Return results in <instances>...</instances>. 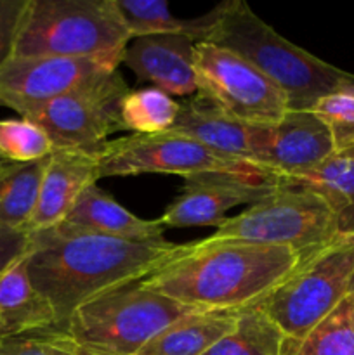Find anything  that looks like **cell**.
<instances>
[{
    "mask_svg": "<svg viewBox=\"0 0 354 355\" xmlns=\"http://www.w3.org/2000/svg\"><path fill=\"white\" fill-rule=\"evenodd\" d=\"M312 111L328 128L335 153H354V97L342 92L328 94Z\"/></svg>",
    "mask_w": 354,
    "mask_h": 355,
    "instance_id": "obj_27",
    "label": "cell"
},
{
    "mask_svg": "<svg viewBox=\"0 0 354 355\" xmlns=\"http://www.w3.org/2000/svg\"><path fill=\"white\" fill-rule=\"evenodd\" d=\"M198 96L235 120L276 125L290 111L283 90L246 59L210 42L194 47Z\"/></svg>",
    "mask_w": 354,
    "mask_h": 355,
    "instance_id": "obj_9",
    "label": "cell"
},
{
    "mask_svg": "<svg viewBox=\"0 0 354 355\" xmlns=\"http://www.w3.org/2000/svg\"><path fill=\"white\" fill-rule=\"evenodd\" d=\"M113 3L132 38L177 33L187 35L200 44L207 40L217 21V7L203 16L180 19L172 14L165 0H113Z\"/></svg>",
    "mask_w": 354,
    "mask_h": 355,
    "instance_id": "obj_21",
    "label": "cell"
},
{
    "mask_svg": "<svg viewBox=\"0 0 354 355\" xmlns=\"http://www.w3.org/2000/svg\"><path fill=\"white\" fill-rule=\"evenodd\" d=\"M335 155L332 135L312 110H290L267 130L260 168L278 180L307 172Z\"/></svg>",
    "mask_w": 354,
    "mask_h": 355,
    "instance_id": "obj_15",
    "label": "cell"
},
{
    "mask_svg": "<svg viewBox=\"0 0 354 355\" xmlns=\"http://www.w3.org/2000/svg\"><path fill=\"white\" fill-rule=\"evenodd\" d=\"M194 47L196 42L187 35L135 37L121 52V64L170 97L189 99L198 94Z\"/></svg>",
    "mask_w": 354,
    "mask_h": 355,
    "instance_id": "obj_13",
    "label": "cell"
},
{
    "mask_svg": "<svg viewBox=\"0 0 354 355\" xmlns=\"http://www.w3.org/2000/svg\"><path fill=\"white\" fill-rule=\"evenodd\" d=\"M281 182L318 193L332 210L339 234L354 236V153H335L314 168Z\"/></svg>",
    "mask_w": 354,
    "mask_h": 355,
    "instance_id": "obj_20",
    "label": "cell"
},
{
    "mask_svg": "<svg viewBox=\"0 0 354 355\" xmlns=\"http://www.w3.org/2000/svg\"><path fill=\"white\" fill-rule=\"evenodd\" d=\"M0 355H56L44 333L0 340Z\"/></svg>",
    "mask_w": 354,
    "mask_h": 355,
    "instance_id": "obj_30",
    "label": "cell"
},
{
    "mask_svg": "<svg viewBox=\"0 0 354 355\" xmlns=\"http://www.w3.org/2000/svg\"><path fill=\"white\" fill-rule=\"evenodd\" d=\"M128 87L120 71L92 80L45 103L16 111L45 130L54 149L99 155L113 132L121 130L120 106Z\"/></svg>",
    "mask_w": 354,
    "mask_h": 355,
    "instance_id": "obj_8",
    "label": "cell"
},
{
    "mask_svg": "<svg viewBox=\"0 0 354 355\" xmlns=\"http://www.w3.org/2000/svg\"><path fill=\"white\" fill-rule=\"evenodd\" d=\"M54 146L42 127L26 118L0 120V158L10 163H31L52 155Z\"/></svg>",
    "mask_w": 354,
    "mask_h": 355,
    "instance_id": "obj_26",
    "label": "cell"
},
{
    "mask_svg": "<svg viewBox=\"0 0 354 355\" xmlns=\"http://www.w3.org/2000/svg\"><path fill=\"white\" fill-rule=\"evenodd\" d=\"M56 328L51 305L35 290L26 255L0 274V340Z\"/></svg>",
    "mask_w": 354,
    "mask_h": 355,
    "instance_id": "obj_18",
    "label": "cell"
},
{
    "mask_svg": "<svg viewBox=\"0 0 354 355\" xmlns=\"http://www.w3.org/2000/svg\"><path fill=\"white\" fill-rule=\"evenodd\" d=\"M59 227L73 232L128 239V241L163 239L162 236L165 231L158 218L148 220L130 214L97 184H92L80 194L75 207L59 224Z\"/></svg>",
    "mask_w": 354,
    "mask_h": 355,
    "instance_id": "obj_17",
    "label": "cell"
},
{
    "mask_svg": "<svg viewBox=\"0 0 354 355\" xmlns=\"http://www.w3.org/2000/svg\"><path fill=\"white\" fill-rule=\"evenodd\" d=\"M337 92H342V94H347V96L354 97V75H347L346 78H344V82L340 83L339 90Z\"/></svg>",
    "mask_w": 354,
    "mask_h": 355,
    "instance_id": "obj_32",
    "label": "cell"
},
{
    "mask_svg": "<svg viewBox=\"0 0 354 355\" xmlns=\"http://www.w3.org/2000/svg\"><path fill=\"white\" fill-rule=\"evenodd\" d=\"M354 274V236H339L298 266L257 307L292 342H301L347 298Z\"/></svg>",
    "mask_w": 354,
    "mask_h": 355,
    "instance_id": "obj_7",
    "label": "cell"
},
{
    "mask_svg": "<svg viewBox=\"0 0 354 355\" xmlns=\"http://www.w3.org/2000/svg\"><path fill=\"white\" fill-rule=\"evenodd\" d=\"M205 42L246 59L283 90L288 107L295 111L312 110L349 75L281 37L243 0L219 3L217 21Z\"/></svg>",
    "mask_w": 354,
    "mask_h": 355,
    "instance_id": "obj_3",
    "label": "cell"
},
{
    "mask_svg": "<svg viewBox=\"0 0 354 355\" xmlns=\"http://www.w3.org/2000/svg\"><path fill=\"white\" fill-rule=\"evenodd\" d=\"M280 180L264 175L205 173L184 179L179 196L158 218L163 227L222 225L231 208L252 205L269 194Z\"/></svg>",
    "mask_w": 354,
    "mask_h": 355,
    "instance_id": "obj_12",
    "label": "cell"
},
{
    "mask_svg": "<svg viewBox=\"0 0 354 355\" xmlns=\"http://www.w3.org/2000/svg\"><path fill=\"white\" fill-rule=\"evenodd\" d=\"M2 162H3V159H2V158H0V165H2Z\"/></svg>",
    "mask_w": 354,
    "mask_h": 355,
    "instance_id": "obj_35",
    "label": "cell"
},
{
    "mask_svg": "<svg viewBox=\"0 0 354 355\" xmlns=\"http://www.w3.org/2000/svg\"><path fill=\"white\" fill-rule=\"evenodd\" d=\"M184 245L167 239L128 241L56 227L30 232L26 266L35 290L62 331L80 305L117 288L137 283L179 255Z\"/></svg>",
    "mask_w": 354,
    "mask_h": 355,
    "instance_id": "obj_1",
    "label": "cell"
},
{
    "mask_svg": "<svg viewBox=\"0 0 354 355\" xmlns=\"http://www.w3.org/2000/svg\"><path fill=\"white\" fill-rule=\"evenodd\" d=\"M298 262L283 246L198 239L141 283L194 311L238 312L266 298Z\"/></svg>",
    "mask_w": 354,
    "mask_h": 355,
    "instance_id": "obj_2",
    "label": "cell"
},
{
    "mask_svg": "<svg viewBox=\"0 0 354 355\" xmlns=\"http://www.w3.org/2000/svg\"><path fill=\"white\" fill-rule=\"evenodd\" d=\"M339 236L335 217L318 193L280 182L242 214L226 218L205 239L208 243L283 246L297 252L302 260Z\"/></svg>",
    "mask_w": 354,
    "mask_h": 355,
    "instance_id": "obj_6",
    "label": "cell"
},
{
    "mask_svg": "<svg viewBox=\"0 0 354 355\" xmlns=\"http://www.w3.org/2000/svg\"><path fill=\"white\" fill-rule=\"evenodd\" d=\"M295 345L253 305L238 311L235 328L203 355H292Z\"/></svg>",
    "mask_w": 354,
    "mask_h": 355,
    "instance_id": "obj_23",
    "label": "cell"
},
{
    "mask_svg": "<svg viewBox=\"0 0 354 355\" xmlns=\"http://www.w3.org/2000/svg\"><path fill=\"white\" fill-rule=\"evenodd\" d=\"M194 312L141 281L117 288L80 305L62 328L76 345L111 355H137L160 331Z\"/></svg>",
    "mask_w": 354,
    "mask_h": 355,
    "instance_id": "obj_5",
    "label": "cell"
},
{
    "mask_svg": "<svg viewBox=\"0 0 354 355\" xmlns=\"http://www.w3.org/2000/svg\"><path fill=\"white\" fill-rule=\"evenodd\" d=\"M28 2L30 0H0V68L14 55Z\"/></svg>",
    "mask_w": 354,
    "mask_h": 355,
    "instance_id": "obj_28",
    "label": "cell"
},
{
    "mask_svg": "<svg viewBox=\"0 0 354 355\" xmlns=\"http://www.w3.org/2000/svg\"><path fill=\"white\" fill-rule=\"evenodd\" d=\"M238 312L194 311L167 326L137 355H203L236 324Z\"/></svg>",
    "mask_w": 354,
    "mask_h": 355,
    "instance_id": "obj_19",
    "label": "cell"
},
{
    "mask_svg": "<svg viewBox=\"0 0 354 355\" xmlns=\"http://www.w3.org/2000/svg\"><path fill=\"white\" fill-rule=\"evenodd\" d=\"M49 158L31 163L0 165V229L28 231L40 193Z\"/></svg>",
    "mask_w": 354,
    "mask_h": 355,
    "instance_id": "obj_22",
    "label": "cell"
},
{
    "mask_svg": "<svg viewBox=\"0 0 354 355\" xmlns=\"http://www.w3.org/2000/svg\"><path fill=\"white\" fill-rule=\"evenodd\" d=\"M30 246V232L19 229H0V274L23 259Z\"/></svg>",
    "mask_w": 354,
    "mask_h": 355,
    "instance_id": "obj_29",
    "label": "cell"
},
{
    "mask_svg": "<svg viewBox=\"0 0 354 355\" xmlns=\"http://www.w3.org/2000/svg\"><path fill=\"white\" fill-rule=\"evenodd\" d=\"M349 295H354V274H353V279H351V288H349Z\"/></svg>",
    "mask_w": 354,
    "mask_h": 355,
    "instance_id": "obj_33",
    "label": "cell"
},
{
    "mask_svg": "<svg viewBox=\"0 0 354 355\" xmlns=\"http://www.w3.org/2000/svg\"><path fill=\"white\" fill-rule=\"evenodd\" d=\"M142 173H172L184 179L205 173L273 177L257 166L231 156L219 155L176 132L151 135L132 134L108 141L99 153V179Z\"/></svg>",
    "mask_w": 354,
    "mask_h": 355,
    "instance_id": "obj_10",
    "label": "cell"
},
{
    "mask_svg": "<svg viewBox=\"0 0 354 355\" xmlns=\"http://www.w3.org/2000/svg\"><path fill=\"white\" fill-rule=\"evenodd\" d=\"M292 355H354V295L297 342Z\"/></svg>",
    "mask_w": 354,
    "mask_h": 355,
    "instance_id": "obj_25",
    "label": "cell"
},
{
    "mask_svg": "<svg viewBox=\"0 0 354 355\" xmlns=\"http://www.w3.org/2000/svg\"><path fill=\"white\" fill-rule=\"evenodd\" d=\"M44 335L47 336L49 343H51V345L62 355H111V354L97 352V350L83 349V347L76 345L75 342H71L68 336L62 335L61 331H52L51 329V331H44Z\"/></svg>",
    "mask_w": 354,
    "mask_h": 355,
    "instance_id": "obj_31",
    "label": "cell"
},
{
    "mask_svg": "<svg viewBox=\"0 0 354 355\" xmlns=\"http://www.w3.org/2000/svg\"><path fill=\"white\" fill-rule=\"evenodd\" d=\"M179 114V101L155 87L128 90L120 106L121 130L151 135L169 132Z\"/></svg>",
    "mask_w": 354,
    "mask_h": 355,
    "instance_id": "obj_24",
    "label": "cell"
},
{
    "mask_svg": "<svg viewBox=\"0 0 354 355\" xmlns=\"http://www.w3.org/2000/svg\"><path fill=\"white\" fill-rule=\"evenodd\" d=\"M99 180V155L54 149L45 166L37 208L28 232L45 231L61 224L80 194Z\"/></svg>",
    "mask_w": 354,
    "mask_h": 355,
    "instance_id": "obj_16",
    "label": "cell"
},
{
    "mask_svg": "<svg viewBox=\"0 0 354 355\" xmlns=\"http://www.w3.org/2000/svg\"><path fill=\"white\" fill-rule=\"evenodd\" d=\"M120 64L121 55L90 59L12 55L0 68V106L17 111L26 104L56 99L118 71Z\"/></svg>",
    "mask_w": 354,
    "mask_h": 355,
    "instance_id": "obj_11",
    "label": "cell"
},
{
    "mask_svg": "<svg viewBox=\"0 0 354 355\" xmlns=\"http://www.w3.org/2000/svg\"><path fill=\"white\" fill-rule=\"evenodd\" d=\"M269 127L235 120L196 94L180 101L177 120L169 132L186 135L219 155L231 156L260 168Z\"/></svg>",
    "mask_w": 354,
    "mask_h": 355,
    "instance_id": "obj_14",
    "label": "cell"
},
{
    "mask_svg": "<svg viewBox=\"0 0 354 355\" xmlns=\"http://www.w3.org/2000/svg\"><path fill=\"white\" fill-rule=\"evenodd\" d=\"M130 38L113 0H30L14 55H121Z\"/></svg>",
    "mask_w": 354,
    "mask_h": 355,
    "instance_id": "obj_4",
    "label": "cell"
},
{
    "mask_svg": "<svg viewBox=\"0 0 354 355\" xmlns=\"http://www.w3.org/2000/svg\"><path fill=\"white\" fill-rule=\"evenodd\" d=\"M45 338H47V336H45ZM47 342H49V340H47ZM49 345H51V343H49ZM51 349H52V350H54V354H56V355H62L61 352H58V350H56V349H54V347H52V345H51Z\"/></svg>",
    "mask_w": 354,
    "mask_h": 355,
    "instance_id": "obj_34",
    "label": "cell"
}]
</instances>
